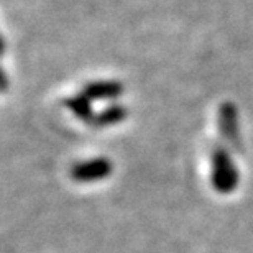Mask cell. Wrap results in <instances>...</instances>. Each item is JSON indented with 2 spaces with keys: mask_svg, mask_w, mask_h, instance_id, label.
I'll return each instance as SVG.
<instances>
[{
  "mask_svg": "<svg viewBox=\"0 0 253 253\" xmlns=\"http://www.w3.org/2000/svg\"><path fill=\"white\" fill-rule=\"evenodd\" d=\"M239 183V173L232 165L230 156L224 150H217L212 158V184L217 192L229 194Z\"/></svg>",
  "mask_w": 253,
  "mask_h": 253,
  "instance_id": "6da1fadb",
  "label": "cell"
},
{
  "mask_svg": "<svg viewBox=\"0 0 253 253\" xmlns=\"http://www.w3.org/2000/svg\"><path fill=\"white\" fill-rule=\"evenodd\" d=\"M110 173H112V163L107 158H97L74 165L71 169V178L78 183H92V181L109 178Z\"/></svg>",
  "mask_w": 253,
  "mask_h": 253,
  "instance_id": "7a4b0ae2",
  "label": "cell"
},
{
  "mask_svg": "<svg viewBox=\"0 0 253 253\" xmlns=\"http://www.w3.org/2000/svg\"><path fill=\"white\" fill-rule=\"evenodd\" d=\"M122 84L120 83H110V81H104V83H90L84 87V95L87 99H114L122 94Z\"/></svg>",
  "mask_w": 253,
  "mask_h": 253,
  "instance_id": "3957f363",
  "label": "cell"
},
{
  "mask_svg": "<svg viewBox=\"0 0 253 253\" xmlns=\"http://www.w3.org/2000/svg\"><path fill=\"white\" fill-rule=\"evenodd\" d=\"M220 126H222L224 135L227 136V140L235 143L239 126H237V110L234 109V105L225 104L224 107L220 109Z\"/></svg>",
  "mask_w": 253,
  "mask_h": 253,
  "instance_id": "277c9868",
  "label": "cell"
},
{
  "mask_svg": "<svg viewBox=\"0 0 253 253\" xmlns=\"http://www.w3.org/2000/svg\"><path fill=\"white\" fill-rule=\"evenodd\" d=\"M68 107L78 115L79 119L85 120V122H92V110L89 107V99L85 95H76V97L68 100Z\"/></svg>",
  "mask_w": 253,
  "mask_h": 253,
  "instance_id": "5b68a950",
  "label": "cell"
},
{
  "mask_svg": "<svg viewBox=\"0 0 253 253\" xmlns=\"http://www.w3.org/2000/svg\"><path fill=\"white\" fill-rule=\"evenodd\" d=\"M125 109L122 105H117V107H110L107 110H104L102 114L97 115V119L94 120V124L97 126H107V125H114L117 122H122L125 119Z\"/></svg>",
  "mask_w": 253,
  "mask_h": 253,
  "instance_id": "8992f818",
  "label": "cell"
}]
</instances>
